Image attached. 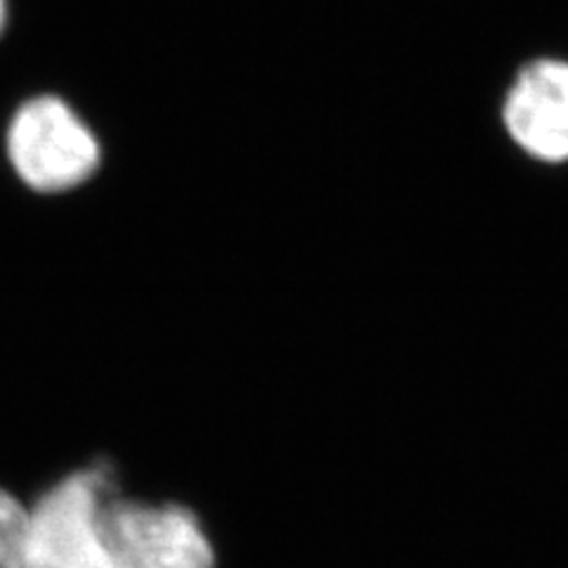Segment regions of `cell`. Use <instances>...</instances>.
I'll use <instances>...</instances> for the list:
<instances>
[{
	"mask_svg": "<svg viewBox=\"0 0 568 568\" xmlns=\"http://www.w3.org/2000/svg\"><path fill=\"white\" fill-rule=\"evenodd\" d=\"M3 150L17 181L39 194L81 190L104 156L95 129L60 95H33L17 106Z\"/></svg>",
	"mask_w": 568,
	"mask_h": 568,
	"instance_id": "1",
	"label": "cell"
},
{
	"mask_svg": "<svg viewBox=\"0 0 568 568\" xmlns=\"http://www.w3.org/2000/svg\"><path fill=\"white\" fill-rule=\"evenodd\" d=\"M116 490L110 462L64 474L29 505L20 568H110L102 509Z\"/></svg>",
	"mask_w": 568,
	"mask_h": 568,
	"instance_id": "2",
	"label": "cell"
},
{
	"mask_svg": "<svg viewBox=\"0 0 568 568\" xmlns=\"http://www.w3.org/2000/svg\"><path fill=\"white\" fill-rule=\"evenodd\" d=\"M110 568H213L216 552L200 517L178 503H145L116 488L102 509Z\"/></svg>",
	"mask_w": 568,
	"mask_h": 568,
	"instance_id": "3",
	"label": "cell"
},
{
	"mask_svg": "<svg viewBox=\"0 0 568 568\" xmlns=\"http://www.w3.org/2000/svg\"><path fill=\"white\" fill-rule=\"evenodd\" d=\"M514 145L545 164L568 162V62L536 60L514 79L503 104Z\"/></svg>",
	"mask_w": 568,
	"mask_h": 568,
	"instance_id": "4",
	"label": "cell"
},
{
	"mask_svg": "<svg viewBox=\"0 0 568 568\" xmlns=\"http://www.w3.org/2000/svg\"><path fill=\"white\" fill-rule=\"evenodd\" d=\"M29 505L0 488V568H20L27 538Z\"/></svg>",
	"mask_w": 568,
	"mask_h": 568,
	"instance_id": "5",
	"label": "cell"
},
{
	"mask_svg": "<svg viewBox=\"0 0 568 568\" xmlns=\"http://www.w3.org/2000/svg\"><path fill=\"white\" fill-rule=\"evenodd\" d=\"M6 20H8V6H6V0H0V33H3Z\"/></svg>",
	"mask_w": 568,
	"mask_h": 568,
	"instance_id": "6",
	"label": "cell"
}]
</instances>
